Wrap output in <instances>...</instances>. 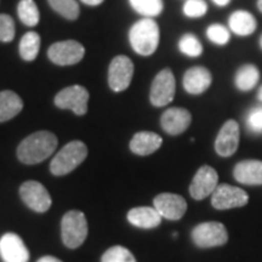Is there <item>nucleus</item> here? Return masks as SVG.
Segmentation results:
<instances>
[{
  "label": "nucleus",
  "mask_w": 262,
  "mask_h": 262,
  "mask_svg": "<svg viewBox=\"0 0 262 262\" xmlns=\"http://www.w3.org/2000/svg\"><path fill=\"white\" fill-rule=\"evenodd\" d=\"M57 137L50 131H38L32 134L18 145L17 157L19 162L33 165L44 162L57 147Z\"/></svg>",
  "instance_id": "obj_1"
},
{
  "label": "nucleus",
  "mask_w": 262,
  "mask_h": 262,
  "mask_svg": "<svg viewBox=\"0 0 262 262\" xmlns=\"http://www.w3.org/2000/svg\"><path fill=\"white\" fill-rule=\"evenodd\" d=\"M159 26L153 18L137 21L129 31V41L133 50L141 56H150L159 45Z\"/></svg>",
  "instance_id": "obj_2"
},
{
  "label": "nucleus",
  "mask_w": 262,
  "mask_h": 262,
  "mask_svg": "<svg viewBox=\"0 0 262 262\" xmlns=\"http://www.w3.org/2000/svg\"><path fill=\"white\" fill-rule=\"evenodd\" d=\"M88 148L81 141H72L62 147L50 163V171L55 176H63L77 169L86 159Z\"/></svg>",
  "instance_id": "obj_3"
},
{
  "label": "nucleus",
  "mask_w": 262,
  "mask_h": 262,
  "mask_svg": "<svg viewBox=\"0 0 262 262\" xmlns=\"http://www.w3.org/2000/svg\"><path fill=\"white\" fill-rule=\"evenodd\" d=\"M62 242L67 248H79L88 237V221L81 211L71 210L63 215L61 222Z\"/></svg>",
  "instance_id": "obj_4"
},
{
  "label": "nucleus",
  "mask_w": 262,
  "mask_h": 262,
  "mask_svg": "<svg viewBox=\"0 0 262 262\" xmlns=\"http://www.w3.org/2000/svg\"><path fill=\"white\" fill-rule=\"evenodd\" d=\"M192 239L196 247L206 249L225 245L228 241V232L221 222H203L192 231Z\"/></svg>",
  "instance_id": "obj_5"
},
{
  "label": "nucleus",
  "mask_w": 262,
  "mask_h": 262,
  "mask_svg": "<svg viewBox=\"0 0 262 262\" xmlns=\"http://www.w3.org/2000/svg\"><path fill=\"white\" fill-rule=\"evenodd\" d=\"M176 81L171 70L165 68L156 75L150 85L149 101L155 107H164L175 97Z\"/></svg>",
  "instance_id": "obj_6"
},
{
  "label": "nucleus",
  "mask_w": 262,
  "mask_h": 262,
  "mask_svg": "<svg viewBox=\"0 0 262 262\" xmlns=\"http://www.w3.org/2000/svg\"><path fill=\"white\" fill-rule=\"evenodd\" d=\"M89 91L81 85H71L61 90L55 96V104L61 110H70L77 116H84L88 112Z\"/></svg>",
  "instance_id": "obj_7"
},
{
  "label": "nucleus",
  "mask_w": 262,
  "mask_h": 262,
  "mask_svg": "<svg viewBox=\"0 0 262 262\" xmlns=\"http://www.w3.org/2000/svg\"><path fill=\"white\" fill-rule=\"evenodd\" d=\"M134 63L127 56L119 55L111 61L108 68V85L116 93L126 90L133 80Z\"/></svg>",
  "instance_id": "obj_8"
},
{
  "label": "nucleus",
  "mask_w": 262,
  "mask_h": 262,
  "mask_svg": "<svg viewBox=\"0 0 262 262\" xmlns=\"http://www.w3.org/2000/svg\"><path fill=\"white\" fill-rule=\"evenodd\" d=\"M85 48L75 40H63L52 44L48 50V57L57 66L77 64L83 60Z\"/></svg>",
  "instance_id": "obj_9"
},
{
  "label": "nucleus",
  "mask_w": 262,
  "mask_h": 262,
  "mask_svg": "<svg viewBox=\"0 0 262 262\" xmlns=\"http://www.w3.org/2000/svg\"><path fill=\"white\" fill-rule=\"evenodd\" d=\"M249 202V195L244 189L235 186L222 183L219 185L211 194V204L217 210L242 208Z\"/></svg>",
  "instance_id": "obj_10"
},
{
  "label": "nucleus",
  "mask_w": 262,
  "mask_h": 262,
  "mask_svg": "<svg viewBox=\"0 0 262 262\" xmlns=\"http://www.w3.org/2000/svg\"><path fill=\"white\" fill-rule=\"evenodd\" d=\"M19 195L26 205L35 212H45L51 206V196L48 189L38 181H27L19 187Z\"/></svg>",
  "instance_id": "obj_11"
},
{
  "label": "nucleus",
  "mask_w": 262,
  "mask_h": 262,
  "mask_svg": "<svg viewBox=\"0 0 262 262\" xmlns=\"http://www.w3.org/2000/svg\"><path fill=\"white\" fill-rule=\"evenodd\" d=\"M219 186V175L214 168L203 165L195 172L194 178L189 186V193L195 201H202L214 193Z\"/></svg>",
  "instance_id": "obj_12"
},
{
  "label": "nucleus",
  "mask_w": 262,
  "mask_h": 262,
  "mask_svg": "<svg viewBox=\"0 0 262 262\" xmlns=\"http://www.w3.org/2000/svg\"><path fill=\"white\" fill-rule=\"evenodd\" d=\"M156 210L160 216L168 220H180L187 211V202L175 193H160L153 201Z\"/></svg>",
  "instance_id": "obj_13"
},
{
  "label": "nucleus",
  "mask_w": 262,
  "mask_h": 262,
  "mask_svg": "<svg viewBox=\"0 0 262 262\" xmlns=\"http://www.w3.org/2000/svg\"><path fill=\"white\" fill-rule=\"evenodd\" d=\"M239 136H241L239 124L233 119L227 120L219 131L217 136H216V153L220 157H225V158L233 156L238 149Z\"/></svg>",
  "instance_id": "obj_14"
},
{
  "label": "nucleus",
  "mask_w": 262,
  "mask_h": 262,
  "mask_svg": "<svg viewBox=\"0 0 262 262\" xmlns=\"http://www.w3.org/2000/svg\"><path fill=\"white\" fill-rule=\"evenodd\" d=\"M192 123V116L185 108L172 107L166 110L160 118L163 130L171 136L185 133Z\"/></svg>",
  "instance_id": "obj_15"
},
{
  "label": "nucleus",
  "mask_w": 262,
  "mask_h": 262,
  "mask_svg": "<svg viewBox=\"0 0 262 262\" xmlns=\"http://www.w3.org/2000/svg\"><path fill=\"white\" fill-rule=\"evenodd\" d=\"M0 256L4 262H28L29 260L28 249L16 233H5L0 238Z\"/></svg>",
  "instance_id": "obj_16"
},
{
  "label": "nucleus",
  "mask_w": 262,
  "mask_h": 262,
  "mask_svg": "<svg viewBox=\"0 0 262 262\" xmlns=\"http://www.w3.org/2000/svg\"><path fill=\"white\" fill-rule=\"evenodd\" d=\"M212 75L208 68L203 66H194L183 74L182 84L185 90L191 95H201L210 88Z\"/></svg>",
  "instance_id": "obj_17"
},
{
  "label": "nucleus",
  "mask_w": 262,
  "mask_h": 262,
  "mask_svg": "<svg viewBox=\"0 0 262 262\" xmlns=\"http://www.w3.org/2000/svg\"><path fill=\"white\" fill-rule=\"evenodd\" d=\"M233 176L243 185L260 186L262 185V162L255 159L242 160L234 166Z\"/></svg>",
  "instance_id": "obj_18"
},
{
  "label": "nucleus",
  "mask_w": 262,
  "mask_h": 262,
  "mask_svg": "<svg viewBox=\"0 0 262 262\" xmlns=\"http://www.w3.org/2000/svg\"><path fill=\"white\" fill-rule=\"evenodd\" d=\"M163 143L162 136L150 131H140L130 141L131 152L137 156H149L160 148Z\"/></svg>",
  "instance_id": "obj_19"
},
{
  "label": "nucleus",
  "mask_w": 262,
  "mask_h": 262,
  "mask_svg": "<svg viewBox=\"0 0 262 262\" xmlns=\"http://www.w3.org/2000/svg\"><path fill=\"white\" fill-rule=\"evenodd\" d=\"M127 221L131 225L136 226L139 228H155L158 227L162 222V216L156 208H149V206H140V208H134L127 212Z\"/></svg>",
  "instance_id": "obj_20"
},
{
  "label": "nucleus",
  "mask_w": 262,
  "mask_h": 262,
  "mask_svg": "<svg viewBox=\"0 0 262 262\" xmlns=\"http://www.w3.org/2000/svg\"><path fill=\"white\" fill-rule=\"evenodd\" d=\"M229 29L239 35V37H248L256 31L257 22L253 14L245 10H237L229 16L228 19Z\"/></svg>",
  "instance_id": "obj_21"
},
{
  "label": "nucleus",
  "mask_w": 262,
  "mask_h": 262,
  "mask_svg": "<svg viewBox=\"0 0 262 262\" xmlns=\"http://www.w3.org/2000/svg\"><path fill=\"white\" fill-rule=\"evenodd\" d=\"M24 108V101L14 91L5 90L0 93V123L15 118Z\"/></svg>",
  "instance_id": "obj_22"
},
{
  "label": "nucleus",
  "mask_w": 262,
  "mask_h": 262,
  "mask_svg": "<svg viewBox=\"0 0 262 262\" xmlns=\"http://www.w3.org/2000/svg\"><path fill=\"white\" fill-rule=\"evenodd\" d=\"M258 80H260V71L254 64L242 66L234 77L235 86L241 91H250L254 89Z\"/></svg>",
  "instance_id": "obj_23"
},
{
  "label": "nucleus",
  "mask_w": 262,
  "mask_h": 262,
  "mask_svg": "<svg viewBox=\"0 0 262 262\" xmlns=\"http://www.w3.org/2000/svg\"><path fill=\"white\" fill-rule=\"evenodd\" d=\"M40 50V35L37 32L26 33L19 41L18 51L25 61L35 60Z\"/></svg>",
  "instance_id": "obj_24"
},
{
  "label": "nucleus",
  "mask_w": 262,
  "mask_h": 262,
  "mask_svg": "<svg viewBox=\"0 0 262 262\" xmlns=\"http://www.w3.org/2000/svg\"><path fill=\"white\" fill-rule=\"evenodd\" d=\"M131 8L137 14L147 18H153L163 12V0H129Z\"/></svg>",
  "instance_id": "obj_25"
},
{
  "label": "nucleus",
  "mask_w": 262,
  "mask_h": 262,
  "mask_svg": "<svg viewBox=\"0 0 262 262\" xmlns=\"http://www.w3.org/2000/svg\"><path fill=\"white\" fill-rule=\"evenodd\" d=\"M17 14L21 22L28 27H35L39 24V9L33 0H21L17 5Z\"/></svg>",
  "instance_id": "obj_26"
},
{
  "label": "nucleus",
  "mask_w": 262,
  "mask_h": 262,
  "mask_svg": "<svg viewBox=\"0 0 262 262\" xmlns=\"http://www.w3.org/2000/svg\"><path fill=\"white\" fill-rule=\"evenodd\" d=\"M48 3L51 9L62 17L73 21L79 16L80 9L75 0H48Z\"/></svg>",
  "instance_id": "obj_27"
},
{
  "label": "nucleus",
  "mask_w": 262,
  "mask_h": 262,
  "mask_svg": "<svg viewBox=\"0 0 262 262\" xmlns=\"http://www.w3.org/2000/svg\"><path fill=\"white\" fill-rule=\"evenodd\" d=\"M179 50L188 57H199L203 54V45L194 34L187 33L179 40Z\"/></svg>",
  "instance_id": "obj_28"
},
{
  "label": "nucleus",
  "mask_w": 262,
  "mask_h": 262,
  "mask_svg": "<svg viewBox=\"0 0 262 262\" xmlns=\"http://www.w3.org/2000/svg\"><path fill=\"white\" fill-rule=\"evenodd\" d=\"M101 262H136V258L129 249L122 245H116L108 249L102 255Z\"/></svg>",
  "instance_id": "obj_29"
},
{
  "label": "nucleus",
  "mask_w": 262,
  "mask_h": 262,
  "mask_svg": "<svg viewBox=\"0 0 262 262\" xmlns=\"http://www.w3.org/2000/svg\"><path fill=\"white\" fill-rule=\"evenodd\" d=\"M206 37L214 44L224 47V45L228 44L229 39H231V34H229V31L225 26L215 24L209 26L208 29H206Z\"/></svg>",
  "instance_id": "obj_30"
},
{
  "label": "nucleus",
  "mask_w": 262,
  "mask_h": 262,
  "mask_svg": "<svg viewBox=\"0 0 262 262\" xmlns=\"http://www.w3.org/2000/svg\"><path fill=\"white\" fill-rule=\"evenodd\" d=\"M183 15L188 18L203 17L208 11V4L204 0H186L183 4Z\"/></svg>",
  "instance_id": "obj_31"
},
{
  "label": "nucleus",
  "mask_w": 262,
  "mask_h": 262,
  "mask_svg": "<svg viewBox=\"0 0 262 262\" xmlns=\"http://www.w3.org/2000/svg\"><path fill=\"white\" fill-rule=\"evenodd\" d=\"M15 22L10 15H0V41L9 42L15 38Z\"/></svg>",
  "instance_id": "obj_32"
},
{
  "label": "nucleus",
  "mask_w": 262,
  "mask_h": 262,
  "mask_svg": "<svg viewBox=\"0 0 262 262\" xmlns=\"http://www.w3.org/2000/svg\"><path fill=\"white\" fill-rule=\"evenodd\" d=\"M247 127L253 134H262V106L254 107L247 117Z\"/></svg>",
  "instance_id": "obj_33"
},
{
  "label": "nucleus",
  "mask_w": 262,
  "mask_h": 262,
  "mask_svg": "<svg viewBox=\"0 0 262 262\" xmlns=\"http://www.w3.org/2000/svg\"><path fill=\"white\" fill-rule=\"evenodd\" d=\"M81 3H84L85 5H89V6H98L101 5L104 0H80Z\"/></svg>",
  "instance_id": "obj_34"
},
{
  "label": "nucleus",
  "mask_w": 262,
  "mask_h": 262,
  "mask_svg": "<svg viewBox=\"0 0 262 262\" xmlns=\"http://www.w3.org/2000/svg\"><path fill=\"white\" fill-rule=\"evenodd\" d=\"M37 262H62L61 260H58V258L54 257V256H44L41 258H39Z\"/></svg>",
  "instance_id": "obj_35"
},
{
  "label": "nucleus",
  "mask_w": 262,
  "mask_h": 262,
  "mask_svg": "<svg viewBox=\"0 0 262 262\" xmlns=\"http://www.w3.org/2000/svg\"><path fill=\"white\" fill-rule=\"evenodd\" d=\"M217 6H227L231 0H212Z\"/></svg>",
  "instance_id": "obj_36"
},
{
  "label": "nucleus",
  "mask_w": 262,
  "mask_h": 262,
  "mask_svg": "<svg viewBox=\"0 0 262 262\" xmlns=\"http://www.w3.org/2000/svg\"><path fill=\"white\" fill-rule=\"evenodd\" d=\"M257 98L262 102V86H261L260 89H258V91H257Z\"/></svg>",
  "instance_id": "obj_37"
},
{
  "label": "nucleus",
  "mask_w": 262,
  "mask_h": 262,
  "mask_svg": "<svg viewBox=\"0 0 262 262\" xmlns=\"http://www.w3.org/2000/svg\"><path fill=\"white\" fill-rule=\"evenodd\" d=\"M257 8L262 12V0H257Z\"/></svg>",
  "instance_id": "obj_38"
},
{
  "label": "nucleus",
  "mask_w": 262,
  "mask_h": 262,
  "mask_svg": "<svg viewBox=\"0 0 262 262\" xmlns=\"http://www.w3.org/2000/svg\"><path fill=\"white\" fill-rule=\"evenodd\" d=\"M260 47H261V49H262V35L260 37Z\"/></svg>",
  "instance_id": "obj_39"
}]
</instances>
